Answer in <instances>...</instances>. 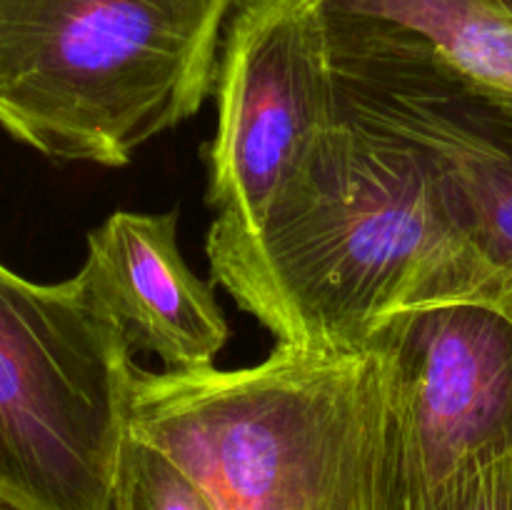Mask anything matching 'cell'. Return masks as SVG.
Segmentation results:
<instances>
[{
	"instance_id": "4fadbf2b",
	"label": "cell",
	"mask_w": 512,
	"mask_h": 510,
	"mask_svg": "<svg viewBox=\"0 0 512 510\" xmlns=\"http://www.w3.org/2000/svg\"><path fill=\"white\" fill-rule=\"evenodd\" d=\"M505 3H508V8L512 10V0H505Z\"/></svg>"
},
{
	"instance_id": "3957f363",
	"label": "cell",
	"mask_w": 512,
	"mask_h": 510,
	"mask_svg": "<svg viewBox=\"0 0 512 510\" xmlns=\"http://www.w3.org/2000/svg\"><path fill=\"white\" fill-rule=\"evenodd\" d=\"M238 0H0V128L40 155L120 168L198 115Z\"/></svg>"
},
{
	"instance_id": "30bf717a",
	"label": "cell",
	"mask_w": 512,
	"mask_h": 510,
	"mask_svg": "<svg viewBox=\"0 0 512 510\" xmlns=\"http://www.w3.org/2000/svg\"><path fill=\"white\" fill-rule=\"evenodd\" d=\"M113 510H218V505L168 455L130 435Z\"/></svg>"
},
{
	"instance_id": "277c9868",
	"label": "cell",
	"mask_w": 512,
	"mask_h": 510,
	"mask_svg": "<svg viewBox=\"0 0 512 510\" xmlns=\"http://www.w3.org/2000/svg\"><path fill=\"white\" fill-rule=\"evenodd\" d=\"M128 338L83 273L0 263V495L20 510H113L130 438Z\"/></svg>"
},
{
	"instance_id": "5b68a950",
	"label": "cell",
	"mask_w": 512,
	"mask_h": 510,
	"mask_svg": "<svg viewBox=\"0 0 512 510\" xmlns=\"http://www.w3.org/2000/svg\"><path fill=\"white\" fill-rule=\"evenodd\" d=\"M365 348L383 363L378 510H435L512 455V315L448 303L393 315Z\"/></svg>"
},
{
	"instance_id": "52a82bcc",
	"label": "cell",
	"mask_w": 512,
	"mask_h": 510,
	"mask_svg": "<svg viewBox=\"0 0 512 510\" xmlns=\"http://www.w3.org/2000/svg\"><path fill=\"white\" fill-rule=\"evenodd\" d=\"M318 20L340 105L423 148L512 310V93L408 40Z\"/></svg>"
},
{
	"instance_id": "8992f818",
	"label": "cell",
	"mask_w": 512,
	"mask_h": 510,
	"mask_svg": "<svg viewBox=\"0 0 512 510\" xmlns=\"http://www.w3.org/2000/svg\"><path fill=\"white\" fill-rule=\"evenodd\" d=\"M218 130L205 145V253L263 228L340 118L323 25L310 0H238L218 68Z\"/></svg>"
},
{
	"instance_id": "ba28073f",
	"label": "cell",
	"mask_w": 512,
	"mask_h": 510,
	"mask_svg": "<svg viewBox=\"0 0 512 510\" xmlns=\"http://www.w3.org/2000/svg\"><path fill=\"white\" fill-rule=\"evenodd\" d=\"M130 348L165 370L210 368L230 338L213 280H200L178 245V213L115 210L88 235L80 268Z\"/></svg>"
},
{
	"instance_id": "7a4b0ae2",
	"label": "cell",
	"mask_w": 512,
	"mask_h": 510,
	"mask_svg": "<svg viewBox=\"0 0 512 510\" xmlns=\"http://www.w3.org/2000/svg\"><path fill=\"white\" fill-rule=\"evenodd\" d=\"M383 363L278 343L258 365L138 370L130 435L218 510H378Z\"/></svg>"
},
{
	"instance_id": "9c48e42d",
	"label": "cell",
	"mask_w": 512,
	"mask_h": 510,
	"mask_svg": "<svg viewBox=\"0 0 512 510\" xmlns=\"http://www.w3.org/2000/svg\"><path fill=\"white\" fill-rule=\"evenodd\" d=\"M333 23L420 45L460 73L512 93V10L505 0H310Z\"/></svg>"
},
{
	"instance_id": "6da1fadb",
	"label": "cell",
	"mask_w": 512,
	"mask_h": 510,
	"mask_svg": "<svg viewBox=\"0 0 512 510\" xmlns=\"http://www.w3.org/2000/svg\"><path fill=\"white\" fill-rule=\"evenodd\" d=\"M208 260L213 283L278 343L313 353L363 350L405 310L488 303L512 315L433 160L343 105L263 228Z\"/></svg>"
},
{
	"instance_id": "7c38bea8",
	"label": "cell",
	"mask_w": 512,
	"mask_h": 510,
	"mask_svg": "<svg viewBox=\"0 0 512 510\" xmlns=\"http://www.w3.org/2000/svg\"><path fill=\"white\" fill-rule=\"evenodd\" d=\"M0 510H20V508H15V505L10 503V500H5L3 495H0Z\"/></svg>"
},
{
	"instance_id": "8fae6325",
	"label": "cell",
	"mask_w": 512,
	"mask_h": 510,
	"mask_svg": "<svg viewBox=\"0 0 512 510\" xmlns=\"http://www.w3.org/2000/svg\"><path fill=\"white\" fill-rule=\"evenodd\" d=\"M435 510H512V455L473 470Z\"/></svg>"
}]
</instances>
